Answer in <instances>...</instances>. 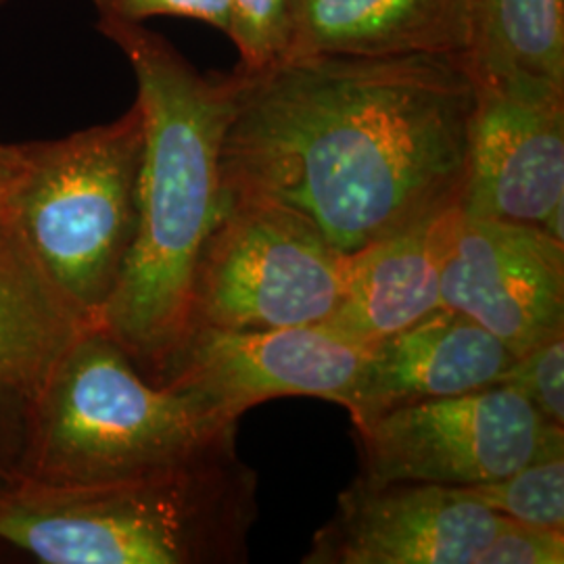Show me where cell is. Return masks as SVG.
Instances as JSON below:
<instances>
[{
  "mask_svg": "<svg viewBox=\"0 0 564 564\" xmlns=\"http://www.w3.org/2000/svg\"><path fill=\"white\" fill-rule=\"evenodd\" d=\"M235 74L230 197L302 212L345 256L460 203L475 113L464 57L302 55Z\"/></svg>",
  "mask_w": 564,
  "mask_h": 564,
  "instance_id": "obj_1",
  "label": "cell"
},
{
  "mask_svg": "<svg viewBox=\"0 0 564 564\" xmlns=\"http://www.w3.org/2000/svg\"><path fill=\"white\" fill-rule=\"evenodd\" d=\"M97 30L130 63L144 123L137 237L101 328L160 384L191 333L203 245L230 202L223 144L239 78L203 74L144 23L99 18Z\"/></svg>",
  "mask_w": 564,
  "mask_h": 564,
  "instance_id": "obj_2",
  "label": "cell"
},
{
  "mask_svg": "<svg viewBox=\"0 0 564 564\" xmlns=\"http://www.w3.org/2000/svg\"><path fill=\"white\" fill-rule=\"evenodd\" d=\"M258 473L237 435L172 470L109 484L0 487V544L44 564H242Z\"/></svg>",
  "mask_w": 564,
  "mask_h": 564,
  "instance_id": "obj_3",
  "label": "cell"
},
{
  "mask_svg": "<svg viewBox=\"0 0 564 564\" xmlns=\"http://www.w3.org/2000/svg\"><path fill=\"white\" fill-rule=\"evenodd\" d=\"M191 391L153 383L101 326L82 333L28 400L21 477L109 484L172 470L237 435Z\"/></svg>",
  "mask_w": 564,
  "mask_h": 564,
  "instance_id": "obj_4",
  "label": "cell"
},
{
  "mask_svg": "<svg viewBox=\"0 0 564 564\" xmlns=\"http://www.w3.org/2000/svg\"><path fill=\"white\" fill-rule=\"evenodd\" d=\"M139 102L109 123L20 144L2 207L88 326L120 282L139 226Z\"/></svg>",
  "mask_w": 564,
  "mask_h": 564,
  "instance_id": "obj_5",
  "label": "cell"
},
{
  "mask_svg": "<svg viewBox=\"0 0 564 564\" xmlns=\"http://www.w3.org/2000/svg\"><path fill=\"white\" fill-rule=\"evenodd\" d=\"M347 256L302 212L230 197L203 245L191 330H258L326 324L341 305Z\"/></svg>",
  "mask_w": 564,
  "mask_h": 564,
  "instance_id": "obj_6",
  "label": "cell"
},
{
  "mask_svg": "<svg viewBox=\"0 0 564 564\" xmlns=\"http://www.w3.org/2000/svg\"><path fill=\"white\" fill-rule=\"evenodd\" d=\"M354 431L364 484L473 487L564 454V429L508 384L410 403Z\"/></svg>",
  "mask_w": 564,
  "mask_h": 564,
  "instance_id": "obj_7",
  "label": "cell"
},
{
  "mask_svg": "<svg viewBox=\"0 0 564 564\" xmlns=\"http://www.w3.org/2000/svg\"><path fill=\"white\" fill-rule=\"evenodd\" d=\"M475 113L464 214L542 228L564 242V86L468 67Z\"/></svg>",
  "mask_w": 564,
  "mask_h": 564,
  "instance_id": "obj_8",
  "label": "cell"
},
{
  "mask_svg": "<svg viewBox=\"0 0 564 564\" xmlns=\"http://www.w3.org/2000/svg\"><path fill=\"white\" fill-rule=\"evenodd\" d=\"M368 347L328 324L258 330L199 326L188 333L160 384L202 398L228 421L258 403L307 395L345 405Z\"/></svg>",
  "mask_w": 564,
  "mask_h": 564,
  "instance_id": "obj_9",
  "label": "cell"
},
{
  "mask_svg": "<svg viewBox=\"0 0 564 564\" xmlns=\"http://www.w3.org/2000/svg\"><path fill=\"white\" fill-rule=\"evenodd\" d=\"M442 305L523 356L564 330V242L542 228L468 216L458 205L442 258Z\"/></svg>",
  "mask_w": 564,
  "mask_h": 564,
  "instance_id": "obj_10",
  "label": "cell"
},
{
  "mask_svg": "<svg viewBox=\"0 0 564 564\" xmlns=\"http://www.w3.org/2000/svg\"><path fill=\"white\" fill-rule=\"evenodd\" d=\"M500 521L463 487L354 479L302 563L479 564Z\"/></svg>",
  "mask_w": 564,
  "mask_h": 564,
  "instance_id": "obj_11",
  "label": "cell"
},
{
  "mask_svg": "<svg viewBox=\"0 0 564 564\" xmlns=\"http://www.w3.org/2000/svg\"><path fill=\"white\" fill-rule=\"evenodd\" d=\"M517 356L481 324L449 307L368 347L345 410L364 424L410 403L502 383Z\"/></svg>",
  "mask_w": 564,
  "mask_h": 564,
  "instance_id": "obj_12",
  "label": "cell"
},
{
  "mask_svg": "<svg viewBox=\"0 0 564 564\" xmlns=\"http://www.w3.org/2000/svg\"><path fill=\"white\" fill-rule=\"evenodd\" d=\"M458 205L349 253L345 295L326 324L372 347L442 307V258Z\"/></svg>",
  "mask_w": 564,
  "mask_h": 564,
  "instance_id": "obj_13",
  "label": "cell"
},
{
  "mask_svg": "<svg viewBox=\"0 0 564 564\" xmlns=\"http://www.w3.org/2000/svg\"><path fill=\"white\" fill-rule=\"evenodd\" d=\"M468 48L466 0H297L289 57L466 59Z\"/></svg>",
  "mask_w": 564,
  "mask_h": 564,
  "instance_id": "obj_14",
  "label": "cell"
},
{
  "mask_svg": "<svg viewBox=\"0 0 564 564\" xmlns=\"http://www.w3.org/2000/svg\"><path fill=\"white\" fill-rule=\"evenodd\" d=\"M86 328L0 197V389L32 398Z\"/></svg>",
  "mask_w": 564,
  "mask_h": 564,
  "instance_id": "obj_15",
  "label": "cell"
},
{
  "mask_svg": "<svg viewBox=\"0 0 564 564\" xmlns=\"http://www.w3.org/2000/svg\"><path fill=\"white\" fill-rule=\"evenodd\" d=\"M466 65L523 72L564 86V0H466Z\"/></svg>",
  "mask_w": 564,
  "mask_h": 564,
  "instance_id": "obj_16",
  "label": "cell"
},
{
  "mask_svg": "<svg viewBox=\"0 0 564 564\" xmlns=\"http://www.w3.org/2000/svg\"><path fill=\"white\" fill-rule=\"evenodd\" d=\"M463 489L500 517L564 529V454L538 458L498 481Z\"/></svg>",
  "mask_w": 564,
  "mask_h": 564,
  "instance_id": "obj_17",
  "label": "cell"
},
{
  "mask_svg": "<svg viewBox=\"0 0 564 564\" xmlns=\"http://www.w3.org/2000/svg\"><path fill=\"white\" fill-rule=\"evenodd\" d=\"M297 0H230L228 39L239 51L237 72L262 74L289 57Z\"/></svg>",
  "mask_w": 564,
  "mask_h": 564,
  "instance_id": "obj_18",
  "label": "cell"
},
{
  "mask_svg": "<svg viewBox=\"0 0 564 564\" xmlns=\"http://www.w3.org/2000/svg\"><path fill=\"white\" fill-rule=\"evenodd\" d=\"M500 384L519 391L547 423L564 429V330L519 356Z\"/></svg>",
  "mask_w": 564,
  "mask_h": 564,
  "instance_id": "obj_19",
  "label": "cell"
},
{
  "mask_svg": "<svg viewBox=\"0 0 564 564\" xmlns=\"http://www.w3.org/2000/svg\"><path fill=\"white\" fill-rule=\"evenodd\" d=\"M564 563V529L521 523L502 517L479 564Z\"/></svg>",
  "mask_w": 564,
  "mask_h": 564,
  "instance_id": "obj_20",
  "label": "cell"
},
{
  "mask_svg": "<svg viewBox=\"0 0 564 564\" xmlns=\"http://www.w3.org/2000/svg\"><path fill=\"white\" fill-rule=\"evenodd\" d=\"M99 18L142 23L151 18L197 20L230 32V0H93Z\"/></svg>",
  "mask_w": 564,
  "mask_h": 564,
  "instance_id": "obj_21",
  "label": "cell"
},
{
  "mask_svg": "<svg viewBox=\"0 0 564 564\" xmlns=\"http://www.w3.org/2000/svg\"><path fill=\"white\" fill-rule=\"evenodd\" d=\"M28 395L11 389H0V487L21 475L25 452Z\"/></svg>",
  "mask_w": 564,
  "mask_h": 564,
  "instance_id": "obj_22",
  "label": "cell"
},
{
  "mask_svg": "<svg viewBox=\"0 0 564 564\" xmlns=\"http://www.w3.org/2000/svg\"><path fill=\"white\" fill-rule=\"evenodd\" d=\"M18 158H20V144L0 142V197H2L4 186L18 165Z\"/></svg>",
  "mask_w": 564,
  "mask_h": 564,
  "instance_id": "obj_23",
  "label": "cell"
},
{
  "mask_svg": "<svg viewBox=\"0 0 564 564\" xmlns=\"http://www.w3.org/2000/svg\"><path fill=\"white\" fill-rule=\"evenodd\" d=\"M11 0H0V7H4V4H9Z\"/></svg>",
  "mask_w": 564,
  "mask_h": 564,
  "instance_id": "obj_24",
  "label": "cell"
}]
</instances>
